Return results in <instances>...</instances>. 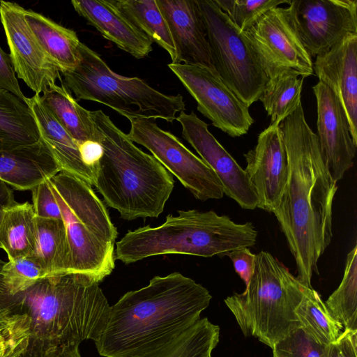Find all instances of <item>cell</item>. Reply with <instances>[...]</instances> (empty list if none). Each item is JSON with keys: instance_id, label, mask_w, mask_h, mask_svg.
I'll return each instance as SVG.
<instances>
[{"instance_id": "14", "label": "cell", "mask_w": 357, "mask_h": 357, "mask_svg": "<svg viewBox=\"0 0 357 357\" xmlns=\"http://www.w3.org/2000/svg\"><path fill=\"white\" fill-rule=\"evenodd\" d=\"M24 9L17 3L1 1L0 20L15 73L35 94L40 95L55 84L61 75L26 24Z\"/></svg>"}, {"instance_id": "9", "label": "cell", "mask_w": 357, "mask_h": 357, "mask_svg": "<svg viewBox=\"0 0 357 357\" xmlns=\"http://www.w3.org/2000/svg\"><path fill=\"white\" fill-rule=\"evenodd\" d=\"M206 29L213 67L247 107L259 100L268 78L245 32L214 0H197Z\"/></svg>"}, {"instance_id": "29", "label": "cell", "mask_w": 357, "mask_h": 357, "mask_svg": "<svg viewBox=\"0 0 357 357\" xmlns=\"http://www.w3.org/2000/svg\"><path fill=\"white\" fill-rule=\"evenodd\" d=\"M117 9L153 43L166 50L172 61L175 48L170 31L156 0H111Z\"/></svg>"}, {"instance_id": "26", "label": "cell", "mask_w": 357, "mask_h": 357, "mask_svg": "<svg viewBox=\"0 0 357 357\" xmlns=\"http://www.w3.org/2000/svg\"><path fill=\"white\" fill-rule=\"evenodd\" d=\"M40 134L26 102L0 88V152L37 142Z\"/></svg>"}, {"instance_id": "34", "label": "cell", "mask_w": 357, "mask_h": 357, "mask_svg": "<svg viewBox=\"0 0 357 357\" xmlns=\"http://www.w3.org/2000/svg\"><path fill=\"white\" fill-rule=\"evenodd\" d=\"M328 347L299 327L273 346V357H326Z\"/></svg>"}, {"instance_id": "6", "label": "cell", "mask_w": 357, "mask_h": 357, "mask_svg": "<svg viewBox=\"0 0 357 357\" xmlns=\"http://www.w3.org/2000/svg\"><path fill=\"white\" fill-rule=\"evenodd\" d=\"M64 222L70 254V273L98 283L115 268L118 236L103 202L91 185L60 172L48 180Z\"/></svg>"}, {"instance_id": "25", "label": "cell", "mask_w": 357, "mask_h": 357, "mask_svg": "<svg viewBox=\"0 0 357 357\" xmlns=\"http://www.w3.org/2000/svg\"><path fill=\"white\" fill-rule=\"evenodd\" d=\"M56 84L43 92L41 100L58 122L79 145L86 141L100 142L101 134L92 119L91 111L78 104L64 85Z\"/></svg>"}, {"instance_id": "18", "label": "cell", "mask_w": 357, "mask_h": 357, "mask_svg": "<svg viewBox=\"0 0 357 357\" xmlns=\"http://www.w3.org/2000/svg\"><path fill=\"white\" fill-rule=\"evenodd\" d=\"M313 69L319 82L330 88L341 103L357 146V33L316 56Z\"/></svg>"}, {"instance_id": "12", "label": "cell", "mask_w": 357, "mask_h": 357, "mask_svg": "<svg viewBox=\"0 0 357 357\" xmlns=\"http://www.w3.org/2000/svg\"><path fill=\"white\" fill-rule=\"evenodd\" d=\"M197 104V110L213 126L232 137L246 134L254 123L247 107L226 85L215 69L200 65L169 63Z\"/></svg>"}, {"instance_id": "5", "label": "cell", "mask_w": 357, "mask_h": 357, "mask_svg": "<svg viewBox=\"0 0 357 357\" xmlns=\"http://www.w3.org/2000/svg\"><path fill=\"white\" fill-rule=\"evenodd\" d=\"M165 222L128 231L116 243L115 259L125 264L169 254L211 257L225 256L239 248L253 246L257 231L251 222H234L213 211H178Z\"/></svg>"}, {"instance_id": "23", "label": "cell", "mask_w": 357, "mask_h": 357, "mask_svg": "<svg viewBox=\"0 0 357 357\" xmlns=\"http://www.w3.org/2000/svg\"><path fill=\"white\" fill-rule=\"evenodd\" d=\"M40 137L47 144L61 171L88 183H95V175L82 162L77 143L43 104L40 95L26 98Z\"/></svg>"}, {"instance_id": "33", "label": "cell", "mask_w": 357, "mask_h": 357, "mask_svg": "<svg viewBox=\"0 0 357 357\" xmlns=\"http://www.w3.org/2000/svg\"><path fill=\"white\" fill-rule=\"evenodd\" d=\"M220 9L241 31L250 29L268 10L289 0H214Z\"/></svg>"}, {"instance_id": "11", "label": "cell", "mask_w": 357, "mask_h": 357, "mask_svg": "<svg viewBox=\"0 0 357 357\" xmlns=\"http://www.w3.org/2000/svg\"><path fill=\"white\" fill-rule=\"evenodd\" d=\"M245 33L268 79L285 72L304 78L314 75L312 59L301 41L288 7L268 10Z\"/></svg>"}, {"instance_id": "38", "label": "cell", "mask_w": 357, "mask_h": 357, "mask_svg": "<svg viewBox=\"0 0 357 357\" xmlns=\"http://www.w3.org/2000/svg\"><path fill=\"white\" fill-rule=\"evenodd\" d=\"M0 88L11 92L23 101L26 102L20 89L15 73L14 71L9 54L6 53L0 47Z\"/></svg>"}, {"instance_id": "37", "label": "cell", "mask_w": 357, "mask_h": 357, "mask_svg": "<svg viewBox=\"0 0 357 357\" xmlns=\"http://www.w3.org/2000/svg\"><path fill=\"white\" fill-rule=\"evenodd\" d=\"M326 357H357V331L344 329L328 344Z\"/></svg>"}, {"instance_id": "21", "label": "cell", "mask_w": 357, "mask_h": 357, "mask_svg": "<svg viewBox=\"0 0 357 357\" xmlns=\"http://www.w3.org/2000/svg\"><path fill=\"white\" fill-rule=\"evenodd\" d=\"M61 171L41 137L34 144L0 152V180L15 190H31Z\"/></svg>"}, {"instance_id": "30", "label": "cell", "mask_w": 357, "mask_h": 357, "mask_svg": "<svg viewBox=\"0 0 357 357\" xmlns=\"http://www.w3.org/2000/svg\"><path fill=\"white\" fill-rule=\"evenodd\" d=\"M304 77L294 73L285 72L268 79L259 100L268 115L270 125L280 126L301 103Z\"/></svg>"}, {"instance_id": "31", "label": "cell", "mask_w": 357, "mask_h": 357, "mask_svg": "<svg viewBox=\"0 0 357 357\" xmlns=\"http://www.w3.org/2000/svg\"><path fill=\"white\" fill-rule=\"evenodd\" d=\"M300 327L315 341L326 345L334 342L343 326L328 312L319 294L305 287L303 298L296 309Z\"/></svg>"}, {"instance_id": "10", "label": "cell", "mask_w": 357, "mask_h": 357, "mask_svg": "<svg viewBox=\"0 0 357 357\" xmlns=\"http://www.w3.org/2000/svg\"><path fill=\"white\" fill-rule=\"evenodd\" d=\"M128 137L147 149L162 165L201 201L221 199L222 185L215 172L175 135L159 128L153 119H129Z\"/></svg>"}, {"instance_id": "3", "label": "cell", "mask_w": 357, "mask_h": 357, "mask_svg": "<svg viewBox=\"0 0 357 357\" xmlns=\"http://www.w3.org/2000/svg\"><path fill=\"white\" fill-rule=\"evenodd\" d=\"M211 298L204 287L180 273L155 276L110 306L107 324L95 342L98 352L121 357L185 329L200 319Z\"/></svg>"}, {"instance_id": "32", "label": "cell", "mask_w": 357, "mask_h": 357, "mask_svg": "<svg viewBox=\"0 0 357 357\" xmlns=\"http://www.w3.org/2000/svg\"><path fill=\"white\" fill-rule=\"evenodd\" d=\"M331 316L344 329L357 331V245L347 254L338 287L324 303Z\"/></svg>"}, {"instance_id": "42", "label": "cell", "mask_w": 357, "mask_h": 357, "mask_svg": "<svg viewBox=\"0 0 357 357\" xmlns=\"http://www.w3.org/2000/svg\"><path fill=\"white\" fill-rule=\"evenodd\" d=\"M13 190L0 180V224L4 208L15 203Z\"/></svg>"}, {"instance_id": "8", "label": "cell", "mask_w": 357, "mask_h": 357, "mask_svg": "<svg viewBox=\"0 0 357 357\" xmlns=\"http://www.w3.org/2000/svg\"><path fill=\"white\" fill-rule=\"evenodd\" d=\"M79 62L62 73L64 85L76 100L102 103L125 116L176 120L184 112L185 104L181 94L166 95L138 77H127L112 71L100 56L82 43L79 45Z\"/></svg>"}, {"instance_id": "19", "label": "cell", "mask_w": 357, "mask_h": 357, "mask_svg": "<svg viewBox=\"0 0 357 357\" xmlns=\"http://www.w3.org/2000/svg\"><path fill=\"white\" fill-rule=\"evenodd\" d=\"M175 48L172 63L213 68L205 26L197 0H156Z\"/></svg>"}, {"instance_id": "22", "label": "cell", "mask_w": 357, "mask_h": 357, "mask_svg": "<svg viewBox=\"0 0 357 357\" xmlns=\"http://www.w3.org/2000/svg\"><path fill=\"white\" fill-rule=\"evenodd\" d=\"M220 328L207 318L141 347L121 357H211L219 342Z\"/></svg>"}, {"instance_id": "2", "label": "cell", "mask_w": 357, "mask_h": 357, "mask_svg": "<svg viewBox=\"0 0 357 357\" xmlns=\"http://www.w3.org/2000/svg\"><path fill=\"white\" fill-rule=\"evenodd\" d=\"M99 283L78 273L47 275L14 295L0 294V309L25 314L29 338L22 357H54L99 338L110 305Z\"/></svg>"}, {"instance_id": "41", "label": "cell", "mask_w": 357, "mask_h": 357, "mask_svg": "<svg viewBox=\"0 0 357 357\" xmlns=\"http://www.w3.org/2000/svg\"><path fill=\"white\" fill-rule=\"evenodd\" d=\"M79 151L83 163L96 174L100 160L103 154V148L100 142L86 141L78 145Z\"/></svg>"}, {"instance_id": "36", "label": "cell", "mask_w": 357, "mask_h": 357, "mask_svg": "<svg viewBox=\"0 0 357 357\" xmlns=\"http://www.w3.org/2000/svg\"><path fill=\"white\" fill-rule=\"evenodd\" d=\"M226 256L231 259L236 273L247 286L253 273L256 255L243 247L228 252Z\"/></svg>"}, {"instance_id": "7", "label": "cell", "mask_w": 357, "mask_h": 357, "mask_svg": "<svg viewBox=\"0 0 357 357\" xmlns=\"http://www.w3.org/2000/svg\"><path fill=\"white\" fill-rule=\"evenodd\" d=\"M270 252L256 255L252 275L243 292L225 299L243 335L273 349L300 324L296 309L304 288Z\"/></svg>"}, {"instance_id": "44", "label": "cell", "mask_w": 357, "mask_h": 357, "mask_svg": "<svg viewBox=\"0 0 357 357\" xmlns=\"http://www.w3.org/2000/svg\"></svg>"}, {"instance_id": "15", "label": "cell", "mask_w": 357, "mask_h": 357, "mask_svg": "<svg viewBox=\"0 0 357 357\" xmlns=\"http://www.w3.org/2000/svg\"><path fill=\"white\" fill-rule=\"evenodd\" d=\"M176 120L181 126L183 137L220 179L224 194L243 209L257 208V197L244 169L211 133L208 124L193 112H182Z\"/></svg>"}, {"instance_id": "35", "label": "cell", "mask_w": 357, "mask_h": 357, "mask_svg": "<svg viewBox=\"0 0 357 357\" xmlns=\"http://www.w3.org/2000/svg\"><path fill=\"white\" fill-rule=\"evenodd\" d=\"M32 191V202L36 216L62 220L61 213L48 180L39 184Z\"/></svg>"}, {"instance_id": "43", "label": "cell", "mask_w": 357, "mask_h": 357, "mask_svg": "<svg viewBox=\"0 0 357 357\" xmlns=\"http://www.w3.org/2000/svg\"><path fill=\"white\" fill-rule=\"evenodd\" d=\"M54 357H82L79 347H70L63 350Z\"/></svg>"}, {"instance_id": "20", "label": "cell", "mask_w": 357, "mask_h": 357, "mask_svg": "<svg viewBox=\"0 0 357 357\" xmlns=\"http://www.w3.org/2000/svg\"><path fill=\"white\" fill-rule=\"evenodd\" d=\"M75 10L107 40L136 59L152 51L153 42L134 26L111 0H73Z\"/></svg>"}, {"instance_id": "24", "label": "cell", "mask_w": 357, "mask_h": 357, "mask_svg": "<svg viewBox=\"0 0 357 357\" xmlns=\"http://www.w3.org/2000/svg\"><path fill=\"white\" fill-rule=\"evenodd\" d=\"M24 19L40 46L60 73L73 69L79 62L81 43L75 31L31 9Z\"/></svg>"}, {"instance_id": "17", "label": "cell", "mask_w": 357, "mask_h": 357, "mask_svg": "<svg viewBox=\"0 0 357 357\" xmlns=\"http://www.w3.org/2000/svg\"><path fill=\"white\" fill-rule=\"evenodd\" d=\"M317 102L316 134L323 160L336 181L354 165L356 146L344 110L333 91L318 82L312 86Z\"/></svg>"}, {"instance_id": "13", "label": "cell", "mask_w": 357, "mask_h": 357, "mask_svg": "<svg viewBox=\"0 0 357 357\" xmlns=\"http://www.w3.org/2000/svg\"><path fill=\"white\" fill-rule=\"evenodd\" d=\"M287 6L311 58L357 33L356 0H289Z\"/></svg>"}, {"instance_id": "40", "label": "cell", "mask_w": 357, "mask_h": 357, "mask_svg": "<svg viewBox=\"0 0 357 357\" xmlns=\"http://www.w3.org/2000/svg\"><path fill=\"white\" fill-rule=\"evenodd\" d=\"M29 331L0 335V357H22L25 353Z\"/></svg>"}, {"instance_id": "4", "label": "cell", "mask_w": 357, "mask_h": 357, "mask_svg": "<svg viewBox=\"0 0 357 357\" xmlns=\"http://www.w3.org/2000/svg\"><path fill=\"white\" fill-rule=\"evenodd\" d=\"M91 114L103 148L93 185L123 219L158 218L173 190V176L154 156L135 145L101 109L91 111Z\"/></svg>"}, {"instance_id": "39", "label": "cell", "mask_w": 357, "mask_h": 357, "mask_svg": "<svg viewBox=\"0 0 357 357\" xmlns=\"http://www.w3.org/2000/svg\"><path fill=\"white\" fill-rule=\"evenodd\" d=\"M29 331V319L25 314H17L8 308L0 309V335Z\"/></svg>"}, {"instance_id": "1", "label": "cell", "mask_w": 357, "mask_h": 357, "mask_svg": "<svg viewBox=\"0 0 357 357\" xmlns=\"http://www.w3.org/2000/svg\"><path fill=\"white\" fill-rule=\"evenodd\" d=\"M288 158L287 183L272 212L295 259L297 279L312 287L318 261L333 237V203L337 190L321 156L302 102L280 124Z\"/></svg>"}, {"instance_id": "28", "label": "cell", "mask_w": 357, "mask_h": 357, "mask_svg": "<svg viewBox=\"0 0 357 357\" xmlns=\"http://www.w3.org/2000/svg\"><path fill=\"white\" fill-rule=\"evenodd\" d=\"M36 245L33 257L49 275L70 273V254L63 220L36 216Z\"/></svg>"}, {"instance_id": "27", "label": "cell", "mask_w": 357, "mask_h": 357, "mask_svg": "<svg viewBox=\"0 0 357 357\" xmlns=\"http://www.w3.org/2000/svg\"><path fill=\"white\" fill-rule=\"evenodd\" d=\"M36 245V214L28 202H15L3 210L0 224V248L8 261L32 255Z\"/></svg>"}, {"instance_id": "16", "label": "cell", "mask_w": 357, "mask_h": 357, "mask_svg": "<svg viewBox=\"0 0 357 357\" xmlns=\"http://www.w3.org/2000/svg\"><path fill=\"white\" fill-rule=\"evenodd\" d=\"M244 169L258 199L257 208L272 213L278 206L288 176V158L280 126L269 125L257 144L244 153Z\"/></svg>"}]
</instances>
